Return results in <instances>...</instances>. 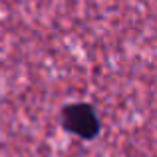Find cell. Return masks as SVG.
<instances>
[{"mask_svg": "<svg viewBox=\"0 0 157 157\" xmlns=\"http://www.w3.org/2000/svg\"><path fill=\"white\" fill-rule=\"evenodd\" d=\"M62 125L70 131V133L78 135L82 139H94L100 133V117L94 105L86 104V101H76V104H68L62 109Z\"/></svg>", "mask_w": 157, "mask_h": 157, "instance_id": "cell-1", "label": "cell"}]
</instances>
